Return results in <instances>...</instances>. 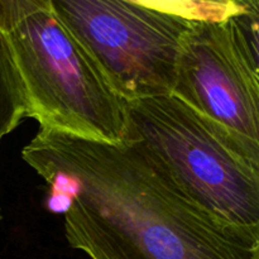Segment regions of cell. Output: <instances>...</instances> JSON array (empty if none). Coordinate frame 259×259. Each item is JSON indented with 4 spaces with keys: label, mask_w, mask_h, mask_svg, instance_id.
I'll return each mask as SVG.
<instances>
[{
    "label": "cell",
    "mask_w": 259,
    "mask_h": 259,
    "mask_svg": "<svg viewBox=\"0 0 259 259\" xmlns=\"http://www.w3.org/2000/svg\"><path fill=\"white\" fill-rule=\"evenodd\" d=\"M22 157L50 186L68 244L91 259H259V229L200 206L134 139L39 129Z\"/></svg>",
    "instance_id": "6da1fadb"
},
{
    "label": "cell",
    "mask_w": 259,
    "mask_h": 259,
    "mask_svg": "<svg viewBox=\"0 0 259 259\" xmlns=\"http://www.w3.org/2000/svg\"><path fill=\"white\" fill-rule=\"evenodd\" d=\"M0 33L9 46L39 129L129 142L126 103L110 88L50 0H0Z\"/></svg>",
    "instance_id": "7a4b0ae2"
},
{
    "label": "cell",
    "mask_w": 259,
    "mask_h": 259,
    "mask_svg": "<svg viewBox=\"0 0 259 259\" xmlns=\"http://www.w3.org/2000/svg\"><path fill=\"white\" fill-rule=\"evenodd\" d=\"M245 2L50 0V4L126 103L174 93L187 33L201 20L237 12Z\"/></svg>",
    "instance_id": "3957f363"
},
{
    "label": "cell",
    "mask_w": 259,
    "mask_h": 259,
    "mask_svg": "<svg viewBox=\"0 0 259 259\" xmlns=\"http://www.w3.org/2000/svg\"><path fill=\"white\" fill-rule=\"evenodd\" d=\"M129 141L139 142L200 206L259 229V152L175 96L126 101Z\"/></svg>",
    "instance_id": "277c9868"
},
{
    "label": "cell",
    "mask_w": 259,
    "mask_h": 259,
    "mask_svg": "<svg viewBox=\"0 0 259 259\" xmlns=\"http://www.w3.org/2000/svg\"><path fill=\"white\" fill-rule=\"evenodd\" d=\"M258 0L196 23L182 42L174 95L259 152Z\"/></svg>",
    "instance_id": "5b68a950"
},
{
    "label": "cell",
    "mask_w": 259,
    "mask_h": 259,
    "mask_svg": "<svg viewBox=\"0 0 259 259\" xmlns=\"http://www.w3.org/2000/svg\"><path fill=\"white\" fill-rule=\"evenodd\" d=\"M25 116H29V104L24 86L9 46L0 33V142L12 133Z\"/></svg>",
    "instance_id": "8992f818"
},
{
    "label": "cell",
    "mask_w": 259,
    "mask_h": 259,
    "mask_svg": "<svg viewBox=\"0 0 259 259\" xmlns=\"http://www.w3.org/2000/svg\"><path fill=\"white\" fill-rule=\"evenodd\" d=\"M210 2H219V3H242L244 0H210Z\"/></svg>",
    "instance_id": "52a82bcc"
}]
</instances>
